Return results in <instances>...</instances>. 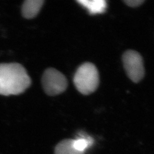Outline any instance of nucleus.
<instances>
[{"label":"nucleus","instance_id":"obj_1","mask_svg":"<svg viewBox=\"0 0 154 154\" xmlns=\"http://www.w3.org/2000/svg\"><path fill=\"white\" fill-rule=\"evenodd\" d=\"M31 84L25 69L17 63H0V95H18Z\"/></svg>","mask_w":154,"mask_h":154},{"label":"nucleus","instance_id":"obj_2","mask_svg":"<svg viewBox=\"0 0 154 154\" xmlns=\"http://www.w3.org/2000/svg\"><path fill=\"white\" fill-rule=\"evenodd\" d=\"M73 81L81 93L83 95L93 93L99 85V73L97 67L91 63H83L77 69Z\"/></svg>","mask_w":154,"mask_h":154},{"label":"nucleus","instance_id":"obj_3","mask_svg":"<svg viewBox=\"0 0 154 154\" xmlns=\"http://www.w3.org/2000/svg\"><path fill=\"white\" fill-rule=\"evenodd\" d=\"M42 83L45 93L51 96L63 93L67 87L65 76L54 68H49L45 71Z\"/></svg>","mask_w":154,"mask_h":154},{"label":"nucleus","instance_id":"obj_4","mask_svg":"<svg viewBox=\"0 0 154 154\" xmlns=\"http://www.w3.org/2000/svg\"><path fill=\"white\" fill-rule=\"evenodd\" d=\"M123 62L129 78L134 82L140 81L144 75V68L140 54L134 50H128L123 55Z\"/></svg>","mask_w":154,"mask_h":154},{"label":"nucleus","instance_id":"obj_5","mask_svg":"<svg viewBox=\"0 0 154 154\" xmlns=\"http://www.w3.org/2000/svg\"><path fill=\"white\" fill-rule=\"evenodd\" d=\"M44 3L43 0H27L22 7L23 16L27 19H32L36 16Z\"/></svg>","mask_w":154,"mask_h":154},{"label":"nucleus","instance_id":"obj_6","mask_svg":"<svg viewBox=\"0 0 154 154\" xmlns=\"http://www.w3.org/2000/svg\"><path fill=\"white\" fill-rule=\"evenodd\" d=\"M78 2L87 9L90 14L103 13L107 8V3L104 0H83Z\"/></svg>","mask_w":154,"mask_h":154},{"label":"nucleus","instance_id":"obj_7","mask_svg":"<svg viewBox=\"0 0 154 154\" xmlns=\"http://www.w3.org/2000/svg\"><path fill=\"white\" fill-rule=\"evenodd\" d=\"M74 139H66L57 144L54 154H84L85 152L77 151L73 146Z\"/></svg>","mask_w":154,"mask_h":154},{"label":"nucleus","instance_id":"obj_8","mask_svg":"<svg viewBox=\"0 0 154 154\" xmlns=\"http://www.w3.org/2000/svg\"><path fill=\"white\" fill-rule=\"evenodd\" d=\"M144 1L143 0H126L124 1V2L127 5L132 8L138 7Z\"/></svg>","mask_w":154,"mask_h":154}]
</instances>
